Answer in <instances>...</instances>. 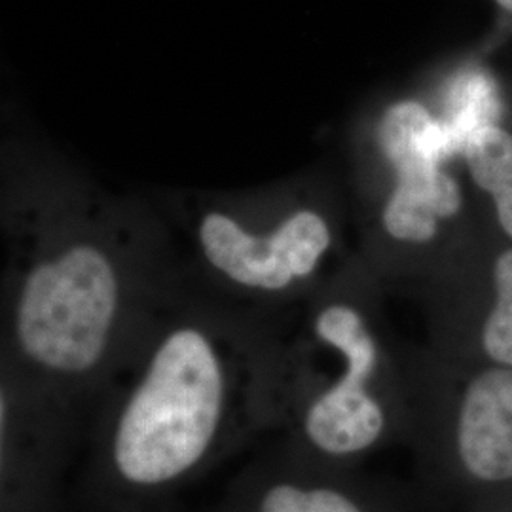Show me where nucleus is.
I'll list each match as a JSON object with an SVG mask.
<instances>
[{
	"instance_id": "obj_1",
	"label": "nucleus",
	"mask_w": 512,
	"mask_h": 512,
	"mask_svg": "<svg viewBox=\"0 0 512 512\" xmlns=\"http://www.w3.org/2000/svg\"><path fill=\"white\" fill-rule=\"evenodd\" d=\"M274 433L268 344L205 315L143 332L93 408L90 486L147 512Z\"/></svg>"
},
{
	"instance_id": "obj_12",
	"label": "nucleus",
	"mask_w": 512,
	"mask_h": 512,
	"mask_svg": "<svg viewBox=\"0 0 512 512\" xmlns=\"http://www.w3.org/2000/svg\"><path fill=\"white\" fill-rule=\"evenodd\" d=\"M497 4H501L505 10H509V12H512V0H495Z\"/></svg>"
},
{
	"instance_id": "obj_8",
	"label": "nucleus",
	"mask_w": 512,
	"mask_h": 512,
	"mask_svg": "<svg viewBox=\"0 0 512 512\" xmlns=\"http://www.w3.org/2000/svg\"><path fill=\"white\" fill-rule=\"evenodd\" d=\"M454 454L476 482H512V368L495 365L465 387L454 416Z\"/></svg>"
},
{
	"instance_id": "obj_3",
	"label": "nucleus",
	"mask_w": 512,
	"mask_h": 512,
	"mask_svg": "<svg viewBox=\"0 0 512 512\" xmlns=\"http://www.w3.org/2000/svg\"><path fill=\"white\" fill-rule=\"evenodd\" d=\"M308 330L336 365L268 346L274 433L304 458L348 469L395 437L408 410L382 385L380 344L361 310L332 300L311 313Z\"/></svg>"
},
{
	"instance_id": "obj_11",
	"label": "nucleus",
	"mask_w": 512,
	"mask_h": 512,
	"mask_svg": "<svg viewBox=\"0 0 512 512\" xmlns=\"http://www.w3.org/2000/svg\"><path fill=\"white\" fill-rule=\"evenodd\" d=\"M494 283L495 306L482 329V346L495 365L512 368V249L497 258Z\"/></svg>"
},
{
	"instance_id": "obj_6",
	"label": "nucleus",
	"mask_w": 512,
	"mask_h": 512,
	"mask_svg": "<svg viewBox=\"0 0 512 512\" xmlns=\"http://www.w3.org/2000/svg\"><path fill=\"white\" fill-rule=\"evenodd\" d=\"M71 414L4 374L0 389L2 512H52L73 435Z\"/></svg>"
},
{
	"instance_id": "obj_7",
	"label": "nucleus",
	"mask_w": 512,
	"mask_h": 512,
	"mask_svg": "<svg viewBox=\"0 0 512 512\" xmlns=\"http://www.w3.org/2000/svg\"><path fill=\"white\" fill-rule=\"evenodd\" d=\"M217 512H384L348 469L296 454L281 440L243 469Z\"/></svg>"
},
{
	"instance_id": "obj_2",
	"label": "nucleus",
	"mask_w": 512,
	"mask_h": 512,
	"mask_svg": "<svg viewBox=\"0 0 512 512\" xmlns=\"http://www.w3.org/2000/svg\"><path fill=\"white\" fill-rule=\"evenodd\" d=\"M131 298L120 264L99 245L73 243L38 258L12 298L4 374L80 420L143 334L131 332Z\"/></svg>"
},
{
	"instance_id": "obj_5",
	"label": "nucleus",
	"mask_w": 512,
	"mask_h": 512,
	"mask_svg": "<svg viewBox=\"0 0 512 512\" xmlns=\"http://www.w3.org/2000/svg\"><path fill=\"white\" fill-rule=\"evenodd\" d=\"M378 141L397 171V188L385 205L384 226L399 241L425 243L435 236L437 220L461 207L458 184L439 169L444 160L439 122L416 101L387 110Z\"/></svg>"
},
{
	"instance_id": "obj_4",
	"label": "nucleus",
	"mask_w": 512,
	"mask_h": 512,
	"mask_svg": "<svg viewBox=\"0 0 512 512\" xmlns=\"http://www.w3.org/2000/svg\"><path fill=\"white\" fill-rule=\"evenodd\" d=\"M198 238L220 281L260 300L298 294L330 247L329 226L311 209L294 211L264 236L247 232L224 213H209L200 222Z\"/></svg>"
},
{
	"instance_id": "obj_10",
	"label": "nucleus",
	"mask_w": 512,
	"mask_h": 512,
	"mask_svg": "<svg viewBox=\"0 0 512 512\" xmlns=\"http://www.w3.org/2000/svg\"><path fill=\"white\" fill-rule=\"evenodd\" d=\"M475 183L492 194L497 217L512 238V135L497 126L480 129L465 147Z\"/></svg>"
},
{
	"instance_id": "obj_9",
	"label": "nucleus",
	"mask_w": 512,
	"mask_h": 512,
	"mask_svg": "<svg viewBox=\"0 0 512 512\" xmlns=\"http://www.w3.org/2000/svg\"><path fill=\"white\" fill-rule=\"evenodd\" d=\"M497 116L495 86L480 73H463L448 90L446 114L439 122L444 158L465 150L480 129L494 126Z\"/></svg>"
}]
</instances>
